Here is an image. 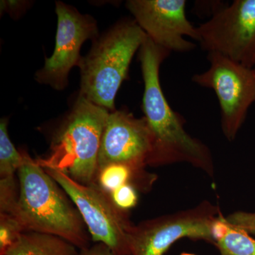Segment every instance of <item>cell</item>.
I'll list each match as a JSON object with an SVG mask.
<instances>
[{"instance_id": "6da1fadb", "label": "cell", "mask_w": 255, "mask_h": 255, "mask_svg": "<svg viewBox=\"0 0 255 255\" xmlns=\"http://www.w3.org/2000/svg\"><path fill=\"white\" fill-rule=\"evenodd\" d=\"M170 53L147 36L139 50L144 82L142 112L152 140L148 166L185 162L214 177L215 167L211 150L186 131L185 120L171 108L162 91L159 68Z\"/></svg>"}, {"instance_id": "7a4b0ae2", "label": "cell", "mask_w": 255, "mask_h": 255, "mask_svg": "<svg viewBox=\"0 0 255 255\" xmlns=\"http://www.w3.org/2000/svg\"><path fill=\"white\" fill-rule=\"evenodd\" d=\"M17 177L19 195L11 215L25 232L54 235L79 251L90 246L91 236L81 215L63 188L27 152Z\"/></svg>"}, {"instance_id": "3957f363", "label": "cell", "mask_w": 255, "mask_h": 255, "mask_svg": "<svg viewBox=\"0 0 255 255\" xmlns=\"http://www.w3.org/2000/svg\"><path fill=\"white\" fill-rule=\"evenodd\" d=\"M110 112L79 95L55 132L49 153L36 159L44 169L66 174L83 184L96 182L101 140Z\"/></svg>"}, {"instance_id": "277c9868", "label": "cell", "mask_w": 255, "mask_h": 255, "mask_svg": "<svg viewBox=\"0 0 255 255\" xmlns=\"http://www.w3.org/2000/svg\"><path fill=\"white\" fill-rule=\"evenodd\" d=\"M147 35L135 20H123L95 39L88 54L82 57L80 96L110 112L116 96L127 79L132 57Z\"/></svg>"}, {"instance_id": "5b68a950", "label": "cell", "mask_w": 255, "mask_h": 255, "mask_svg": "<svg viewBox=\"0 0 255 255\" xmlns=\"http://www.w3.org/2000/svg\"><path fill=\"white\" fill-rule=\"evenodd\" d=\"M59 184L78 209L91 239L109 247L115 255H131V240L135 225L128 211L119 209L110 194L96 182L83 184L66 174L45 169Z\"/></svg>"}, {"instance_id": "8992f818", "label": "cell", "mask_w": 255, "mask_h": 255, "mask_svg": "<svg viewBox=\"0 0 255 255\" xmlns=\"http://www.w3.org/2000/svg\"><path fill=\"white\" fill-rule=\"evenodd\" d=\"M221 214L217 206L204 201L191 209L142 221L132 232L131 255H164L184 238L214 244L213 231Z\"/></svg>"}, {"instance_id": "52a82bcc", "label": "cell", "mask_w": 255, "mask_h": 255, "mask_svg": "<svg viewBox=\"0 0 255 255\" xmlns=\"http://www.w3.org/2000/svg\"><path fill=\"white\" fill-rule=\"evenodd\" d=\"M210 66L196 74L192 82L211 89L218 97L221 111V127L229 141L236 138L247 114L255 102V78L253 69L217 53H208Z\"/></svg>"}, {"instance_id": "ba28073f", "label": "cell", "mask_w": 255, "mask_h": 255, "mask_svg": "<svg viewBox=\"0 0 255 255\" xmlns=\"http://www.w3.org/2000/svg\"><path fill=\"white\" fill-rule=\"evenodd\" d=\"M199 43L208 53H217L253 69L255 64V0H235L221 6L197 27Z\"/></svg>"}, {"instance_id": "9c48e42d", "label": "cell", "mask_w": 255, "mask_h": 255, "mask_svg": "<svg viewBox=\"0 0 255 255\" xmlns=\"http://www.w3.org/2000/svg\"><path fill=\"white\" fill-rule=\"evenodd\" d=\"M58 16L54 52L46 58L44 66L36 72V81L62 90L68 83V75L81 60L80 51L87 40L97 38L96 21L90 15L82 14L62 1L55 3Z\"/></svg>"}, {"instance_id": "30bf717a", "label": "cell", "mask_w": 255, "mask_h": 255, "mask_svg": "<svg viewBox=\"0 0 255 255\" xmlns=\"http://www.w3.org/2000/svg\"><path fill=\"white\" fill-rule=\"evenodd\" d=\"M127 8L149 38L169 52L187 53L195 49L189 37L199 41L197 27L186 14L184 0H128Z\"/></svg>"}, {"instance_id": "8fae6325", "label": "cell", "mask_w": 255, "mask_h": 255, "mask_svg": "<svg viewBox=\"0 0 255 255\" xmlns=\"http://www.w3.org/2000/svg\"><path fill=\"white\" fill-rule=\"evenodd\" d=\"M152 146V135L144 117L135 118L125 110L110 112L101 140L98 169L119 163L146 170Z\"/></svg>"}, {"instance_id": "7c38bea8", "label": "cell", "mask_w": 255, "mask_h": 255, "mask_svg": "<svg viewBox=\"0 0 255 255\" xmlns=\"http://www.w3.org/2000/svg\"><path fill=\"white\" fill-rule=\"evenodd\" d=\"M156 180L157 176L147 170L137 171L119 163L107 164L98 169L96 178V183L109 194L126 184H131L137 190L145 192L150 190Z\"/></svg>"}, {"instance_id": "4fadbf2b", "label": "cell", "mask_w": 255, "mask_h": 255, "mask_svg": "<svg viewBox=\"0 0 255 255\" xmlns=\"http://www.w3.org/2000/svg\"><path fill=\"white\" fill-rule=\"evenodd\" d=\"M63 238L38 232H24L4 255H80V251Z\"/></svg>"}, {"instance_id": "5bb4252c", "label": "cell", "mask_w": 255, "mask_h": 255, "mask_svg": "<svg viewBox=\"0 0 255 255\" xmlns=\"http://www.w3.org/2000/svg\"><path fill=\"white\" fill-rule=\"evenodd\" d=\"M220 215L215 223L214 246L221 255H255V239L250 234L231 227Z\"/></svg>"}, {"instance_id": "9a60e30c", "label": "cell", "mask_w": 255, "mask_h": 255, "mask_svg": "<svg viewBox=\"0 0 255 255\" xmlns=\"http://www.w3.org/2000/svg\"><path fill=\"white\" fill-rule=\"evenodd\" d=\"M8 119L0 121V179H14L23 162L22 152L16 150L8 132Z\"/></svg>"}, {"instance_id": "2e32d148", "label": "cell", "mask_w": 255, "mask_h": 255, "mask_svg": "<svg viewBox=\"0 0 255 255\" xmlns=\"http://www.w3.org/2000/svg\"><path fill=\"white\" fill-rule=\"evenodd\" d=\"M24 229L11 214H0V255H4L21 237Z\"/></svg>"}, {"instance_id": "e0dca14e", "label": "cell", "mask_w": 255, "mask_h": 255, "mask_svg": "<svg viewBox=\"0 0 255 255\" xmlns=\"http://www.w3.org/2000/svg\"><path fill=\"white\" fill-rule=\"evenodd\" d=\"M136 188L131 184H126L110 194L114 204L119 209L128 211L137 205L138 202Z\"/></svg>"}, {"instance_id": "ac0fdd59", "label": "cell", "mask_w": 255, "mask_h": 255, "mask_svg": "<svg viewBox=\"0 0 255 255\" xmlns=\"http://www.w3.org/2000/svg\"><path fill=\"white\" fill-rule=\"evenodd\" d=\"M224 218L231 227L241 230L250 235L255 234V211H237Z\"/></svg>"}, {"instance_id": "d6986e66", "label": "cell", "mask_w": 255, "mask_h": 255, "mask_svg": "<svg viewBox=\"0 0 255 255\" xmlns=\"http://www.w3.org/2000/svg\"><path fill=\"white\" fill-rule=\"evenodd\" d=\"M80 255H115L108 246L102 243L80 250Z\"/></svg>"}, {"instance_id": "ffe728a7", "label": "cell", "mask_w": 255, "mask_h": 255, "mask_svg": "<svg viewBox=\"0 0 255 255\" xmlns=\"http://www.w3.org/2000/svg\"><path fill=\"white\" fill-rule=\"evenodd\" d=\"M253 74H254V76H255V64L254 66H253Z\"/></svg>"}, {"instance_id": "44dd1931", "label": "cell", "mask_w": 255, "mask_h": 255, "mask_svg": "<svg viewBox=\"0 0 255 255\" xmlns=\"http://www.w3.org/2000/svg\"><path fill=\"white\" fill-rule=\"evenodd\" d=\"M182 255H190V254H183Z\"/></svg>"}]
</instances>
